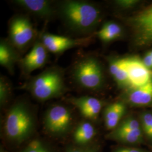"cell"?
<instances>
[{
	"label": "cell",
	"mask_w": 152,
	"mask_h": 152,
	"mask_svg": "<svg viewBox=\"0 0 152 152\" xmlns=\"http://www.w3.org/2000/svg\"><path fill=\"white\" fill-rule=\"evenodd\" d=\"M65 152H99L97 148L91 144L84 146L76 145H70L67 148Z\"/></svg>",
	"instance_id": "cell-23"
},
{
	"label": "cell",
	"mask_w": 152,
	"mask_h": 152,
	"mask_svg": "<svg viewBox=\"0 0 152 152\" xmlns=\"http://www.w3.org/2000/svg\"><path fill=\"white\" fill-rule=\"evenodd\" d=\"M147 136H148L149 137H150V138H152V124H151V127H150V128H149V130L148 131V132H147Z\"/></svg>",
	"instance_id": "cell-28"
},
{
	"label": "cell",
	"mask_w": 152,
	"mask_h": 152,
	"mask_svg": "<svg viewBox=\"0 0 152 152\" xmlns=\"http://www.w3.org/2000/svg\"><path fill=\"white\" fill-rule=\"evenodd\" d=\"M124 60L130 90L142 86L152 81V69L144 64L142 60L137 57H127L124 58Z\"/></svg>",
	"instance_id": "cell-10"
},
{
	"label": "cell",
	"mask_w": 152,
	"mask_h": 152,
	"mask_svg": "<svg viewBox=\"0 0 152 152\" xmlns=\"http://www.w3.org/2000/svg\"><path fill=\"white\" fill-rule=\"evenodd\" d=\"M109 70L119 87H129V76L125 66L124 58L110 59L109 61Z\"/></svg>",
	"instance_id": "cell-17"
},
{
	"label": "cell",
	"mask_w": 152,
	"mask_h": 152,
	"mask_svg": "<svg viewBox=\"0 0 152 152\" xmlns=\"http://www.w3.org/2000/svg\"><path fill=\"white\" fill-rule=\"evenodd\" d=\"M56 8L65 27L79 37L91 36L102 19L100 8L87 1H61L56 2Z\"/></svg>",
	"instance_id": "cell-1"
},
{
	"label": "cell",
	"mask_w": 152,
	"mask_h": 152,
	"mask_svg": "<svg viewBox=\"0 0 152 152\" xmlns=\"http://www.w3.org/2000/svg\"><path fill=\"white\" fill-rule=\"evenodd\" d=\"M20 52L12 46L7 38H1L0 41V64L9 73L14 75L15 65L21 59Z\"/></svg>",
	"instance_id": "cell-13"
},
{
	"label": "cell",
	"mask_w": 152,
	"mask_h": 152,
	"mask_svg": "<svg viewBox=\"0 0 152 152\" xmlns=\"http://www.w3.org/2000/svg\"><path fill=\"white\" fill-rule=\"evenodd\" d=\"M20 89L29 92L39 102L60 98L68 90L63 70L58 66L46 69L26 82Z\"/></svg>",
	"instance_id": "cell-3"
},
{
	"label": "cell",
	"mask_w": 152,
	"mask_h": 152,
	"mask_svg": "<svg viewBox=\"0 0 152 152\" xmlns=\"http://www.w3.org/2000/svg\"><path fill=\"white\" fill-rule=\"evenodd\" d=\"M125 112L126 106L123 102H115L108 105L104 110V120L107 129H115L120 124Z\"/></svg>",
	"instance_id": "cell-15"
},
{
	"label": "cell",
	"mask_w": 152,
	"mask_h": 152,
	"mask_svg": "<svg viewBox=\"0 0 152 152\" xmlns=\"http://www.w3.org/2000/svg\"><path fill=\"white\" fill-rule=\"evenodd\" d=\"M122 28L114 22H105L99 30L97 36L102 42L109 43L120 38L122 34Z\"/></svg>",
	"instance_id": "cell-18"
},
{
	"label": "cell",
	"mask_w": 152,
	"mask_h": 152,
	"mask_svg": "<svg viewBox=\"0 0 152 152\" xmlns=\"http://www.w3.org/2000/svg\"><path fill=\"white\" fill-rule=\"evenodd\" d=\"M49 53L60 54L69 49L85 46L91 41L92 37L73 38L45 32L39 37Z\"/></svg>",
	"instance_id": "cell-7"
},
{
	"label": "cell",
	"mask_w": 152,
	"mask_h": 152,
	"mask_svg": "<svg viewBox=\"0 0 152 152\" xmlns=\"http://www.w3.org/2000/svg\"><path fill=\"white\" fill-rule=\"evenodd\" d=\"M96 134V129L92 123L88 120L83 121L76 126L72 138L75 145L84 146L91 144Z\"/></svg>",
	"instance_id": "cell-14"
},
{
	"label": "cell",
	"mask_w": 152,
	"mask_h": 152,
	"mask_svg": "<svg viewBox=\"0 0 152 152\" xmlns=\"http://www.w3.org/2000/svg\"><path fill=\"white\" fill-rule=\"evenodd\" d=\"M36 121L32 106L24 100L16 101L6 114L4 135L11 143L21 144L32 136L36 129Z\"/></svg>",
	"instance_id": "cell-2"
},
{
	"label": "cell",
	"mask_w": 152,
	"mask_h": 152,
	"mask_svg": "<svg viewBox=\"0 0 152 152\" xmlns=\"http://www.w3.org/2000/svg\"><path fill=\"white\" fill-rule=\"evenodd\" d=\"M20 152H54V151L43 140L36 139L30 141Z\"/></svg>",
	"instance_id": "cell-21"
},
{
	"label": "cell",
	"mask_w": 152,
	"mask_h": 152,
	"mask_svg": "<svg viewBox=\"0 0 152 152\" xmlns=\"http://www.w3.org/2000/svg\"><path fill=\"white\" fill-rule=\"evenodd\" d=\"M72 77L78 86L86 90H100L104 84L103 66L93 56L88 55L77 61L72 69Z\"/></svg>",
	"instance_id": "cell-4"
},
{
	"label": "cell",
	"mask_w": 152,
	"mask_h": 152,
	"mask_svg": "<svg viewBox=\"0 0 152 152\" xmlns=\"http://www.w3.org/2000/svg\"><path fill=\"white\" fill-rule=\"evenodd\" d=\"M148 54L150 55H151V56L152 57V50L150 51H149V52H148Z\"/></svg>",
	"instance_id": "cell-29"
},
{
	"label": "cell",
	"mask_w": 152,
	"mask_h": 152,
	"mask_svg": "<svg viewBox=\"0 0 152 152\" xmlns=\"http://www.w3.org/2000/svg\"><path fill=\"white\" fill-rule=\"evenodd\" d=\"M141 125L142 129L145 134H147L152 123V114L146 113L141 116Z\"/></svg>",
	"instance_id": "cell-24"
},
{
	"label": "cell",
	"mask_w": 152,
	"mask_h": 152,
	"mask_svg": "<svg viewBox=\"0 0 152 152\" xmlns=\"http://www.w3.org/2000/svg\"><path fill=\"white\" fill-rule=\"evenodd\" d=\"M138 45L152 44V5L139 12L130 19Z\"/></svg>",
	"instance_id": "cell-8"
},
{
	"label": "cell",
	"mask_w": 152,
	"mask_h": 152,
	"mask_svg": "<svg viewBox=\"0 0 152 152\" xmlns=\"http://www.w3.org/2000/svg\"><path fill=\"white\" fill-rule=\"evenodd\" d=\"M73 122V114L70 108L64 105L56 104L46 110L44 117V128L51 136L62 137L70 132Z\"/></svg>",
	"instance_id": "cell-6"
},
{
	"label": "cell",
	"mask_w": 152,
	"mask_h": 152,
	"mask_svg": "<svg viewBox=\"0 0 152 152\" xmlns=\"http://www.w3.org/2000/svg\"><path fill=\"white\" fill-rule=\"evenodd\" d=\"M110 136L114 140L125 143L134 144L140 141L142 137L141 131L140 129L135 130L117 131L114 130Z\"/></svg>",
	"instance_id": "cell-19"
},
{
	"label": "cell",
	"mask_w": 152,
	"mask_h": 152,
	"mask_svg": "<svg viewBox=\"0 0 152 152\" xmlns=\"http://www.w3.org/2000/svg\"><path fill=\"white\" fill-rule=\"evenodd\" d=\"M140 126L139 122L134 118H127L122 121L114 130L126 131L140 129Z\"/></svg>",
	"instance_id": "cell-22"
},
{
	"label": "cell",
	"mask_w": 152,
	"mask_h": 152,
	"mask_svg": "<svg viewBox=\"0 0 152 152\" xmlns=\"http://www.w3.org/2000/svg\"><path fill=\"white\" fill-rule=\"evenodd\" d=\"M11 84L4 76L0 78V105L4 108L9 103L11 96Z\"/></svg>",
	"instance_id": "cell-20"
},
{
	"label": "cell",
	"mask_w": 152,
	"mask_h": 152,
	"mask_svg": "<svg viewBox=\"0 0 152 152\" xmlns=\"http://www.w3.org/2000/svg\"><path fill=\"white\" fill-rule=\"evenodd\" d=\"M49 53L39 38L37 39L30 51L19 62L22 73L27 76L33 71L42 68L48 61Z\"/></svg>",
	"instance_id": "cell-9"
},
{
	"label": "cell",
	"mask_w": 152,
	"mask_h": 152,
	"mask_svg": "<svg viewBox=\"0 0 152 152\" xmlns=\"http://www.w3.org/2000/svg\"><path fill=\"white\" fill-rule=\"evenodd\" d=\"M137 1L136 0H118L114 2L115 4L118 7L123 9H127L133 7L136 5L137 3Z\"/></svg>",
	"instance_id": "cell-25"
},
{
	"label": "cell",
	"mask_w": 152,
	"mask_h": 152,
	"mask_svg": "<svg viewBox=\"0 0 152 152\" xmlns=\"http://www.w3.org/2000/svg\"><path fill=\"white\" fill-rule=\"evenodd\" d=\"M142 61L148 68L152 69V57L148 54V53H147L144 56Z\"/></svg>",
	"instance_id": "cell-26"
},
{
	"label": "cell",
	"mask_w": 152,
	"mask_h": 152,
	"mask_svg": "<svg viewBox=\"0 0 152 152\" xmlns=\"http://www.w3.org/2000/svg\"><path fill=\"white\" fill-rule=\"evenodd\" d=\"M0 152H6L4 150V149H3L2 148H1V151H0Z\"/></svg>",
	"instance_id": "cell-30"
},
{
	"label": "cell",
	"mask_w": 152,
	"mask_h": 152,
	"mask_svg": "<svg viewBox=\"0 0 152 152\" xmlns=\"http://www.w3.org/2000/svg\"><path fill=\"white\" fill-rule=\"evenodd\" d=\"M20 7L40 19L50 20L57 16L56 2L49 0H15Z\"/></svg>",
	"instance_id": "cell-11"
},
{
	"label": "cell",
	"mask_w": 152,
	"mask_h": 152,
	"mask_svg": "<svg viewBox=\"0 0 152 152\" xmlns=\"http://www.w3.org/2000/svg\"><path fill=\"white\" fill-rule=\"evenodd\" d=\"M114 152H142L141 150L130 148H121L116 149Z\"/></svg>",
	"instance_id": "cell-27"
},
{
	"label": "cell",
	"mask_w": 152,
	"mask_h": 152,
	"mask_svg": "<svg viewBox=\"0 0 152 152\" xmlns=\"http://www.w3.org/2000/svg\"><path fill=\"white\" fill-rule=\"evenodd\" d=\"M126 99L127 102L136 105H145L152 102V80L146 85L130 90Z\"/></svg>",
	"instance_id": "cell-16"
},
{
	"label": "cell",
	"mask_w": 152,
	"mask_h": 152,
	"mask_svg": "<svg viewBox=\"0 0 152 152\" xmlns=\"http://www.w3.org/2000/svg\"><path fill=\"white\" fill-rule=\"evenodd\" d=\"M68 100L87 120H96L103 107V102L100 100L90 96L72 97Z\"/></svg>",
	"instance_id": "cell-12"
},
{
	"label": "cell",
	"mask_w": 152,
	"mask_h": 152,
	"mask_svg": "<svg viewBox=\"0 0 152 152\" xmlns=\"http://www.w3.org/2000/svg\"><path fill=\"white\" fill-rule=\"evenodd\" d=\"M8 32V40L20 53L37 39V32L29 18L25 15L18 14L11 18Z\"/></svg>",
	"instance_id": "cell-5"
}]
</instances>
